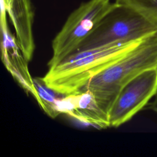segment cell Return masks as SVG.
Listing matches in <instances>:
<instances>
[{
  "instance_id": "1",
  "label": "cell",
  "mask_w": 157,
  "mask_h": 157,
  "mask_svg": "<svg viewBox=\"0 0 157 157\" xmlns=\"http://www.w3.org/2000/svg\"><path fill=\"white\" fill-rule=\"evenodd\" d=\"M140 40L74 52L48 67L44 80L48 87L66 96L75 94L92 77L124 56Z\"/></svg>"
},
{
  "instance_id": "10",
  "label": "cell",
  "mask_w": 157,
  "mask_h": 157,
  "mask_svg": "<svg viewBox=\"0 0 157 157\" xmlns=\"http://www.w3.org/2000/svg\"><path fill=\"white\" fill-rule=\"evenodd\" d=\"M147 107L155 113H157V94L155 96L154 99L147 104Z\"/></svg>"
},
{
  "instance_id": "2",
  "label": "cell",
  "mask_w": 157,
  "mask_h": 157,
  "mask_svg": "<svg viewBox=\"0 0 157 157\" xmlns=\"http://www.w3.org/2000/svg\"><path fill=\"white\" fill-rule=\"evenodd\" d=\"M156 66L157 33L141 40L124 56L92 77L78 93L90 91L100 109L109 117L110 109L123 88L143 71Z\"/></svg>"
},
{
  "instance_id": "9",
  "label": "cell",
  "mask_w": 157,
  "mask_h": 157,
  "mask_svg": "<svg viewBox=\"0 0 157 157\" xmlns=\"http://www.w3.org/2000/svg\"><path fill=\"white\" fill-rule=\"evenodd\" d=\"M137 10L157 24V0H115Z\"/></svg>"
},
{
  "instance_id": "8",
  "label": "cell",
  "mask_w": 157,
  "mask_h": 157,
  "mask_svg": "<svg viewBox=\"0 0 157 157\" xmlns=\"http://www.w3.org/2000/svg\"><path fill=\"white\" fill-rule=\"evenodd\" d=\"M33 82L36 93V99L40 105L50 117H56L60 113L58 109L59 102L66 96L48 87L43 77L33 78Z\"/></svg>"
},
{
  "instance_id": "11",
  "label": "cell",
  "mask_w": 157,
  "mask_h": 157,
  "mask_svg": "<svg viewBox=\"0 0 157 157\" xmlns=\"http://www.w3.org/2000/svg\"><path fill=\"white\" fill-rule=\"evenodd\" d=\"M12 0H1V7L6 9L10 6Z\"/></svg>"
},
{
  "instance_id": "3",
  "label": "cell",
  "mask_w": 157,
  "mask_h": 157,
  "mask_svg": "<svg viewBox=\"0 0 157 157\" xmlns=\"http://www.w3.org/2000/svg\"><path fill=\"white\" fill-rule=\"evenodd\" d=\"M156 33L157 24L134 8L115 2L74 52L140 40Z\"/></svg>"
},
{
  "instance_id": "4",
  "label": "cell",
  "mask_w": 157,
  "mask_h": 157,
  "mask_svg": "<svg viewBox=\"0 0 157 157\" xmlns=\"http://www.w3.org/2000/svg\"><path fill=\"white\" fill-rule=\"evenodd\" d=\"M112 4L110 0H89L74 10L52 41L48 67L74 52Z\"/></svg>"
},
{
  "instance_id": "7",
  "label": "cell",
  "mask_w": 157,
  "mask_h": 157,
  "mask_svg": "<svg viewBox=\"0 0 157 157\" xmlns=\"http://www.w3.org/2000/svg\"><path fill=\"white\" fill-rule=\"evenodd\" d=\"M67 98L70 105L66 113L92 125L103 128L110 127L108 116L100 109L90 91H83Z\"/></svg>"
},
{
  "instance_id": "6",
  "label": "cell",
  "mask_w": 157,
  "mask_h": 157,
  "mask_svg": "<svg viewBox=\"0 0 157 157\" xmlns=\"http://www.w3.org/2000/svg\"><path fill=\"white\" fill-rule=\"evenodd\" d=\"M6 11L15 30L17 45L25 59L29 61L35 47L33 34L34 12L31 0H12Z\"/></svg>"
},
{
  "instance_id": "5",
  "label": "cell",
  "mask_w": 157,
  "mask_h": 157,
  "mask_svg": "<svg viewBox=\"0 0 157 157\" xmlns=\"http://www.w3.org/2000/svg\"><path fill=\"white\" fill-rule=\"evenodd\" d=\"M156 94L157 66L143 71L123 88L109 112V126L117 128L130 120Z\"/></svg>"
}]
</instances>
